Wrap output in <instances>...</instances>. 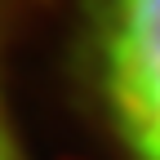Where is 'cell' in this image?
<instances>
[{"label":"cell","instance_id":"obj_1","mask_svg":"<svg viewBox=\"0 0 160 160\" xmlns=\"http://www.w3.org/2000/svg\"><path fill=\"white\" fill-rule=\"evenodd\" d=\"M89 71L129 160H160V0H85Z\"/></svg>","mask_w":160,"mask_h":160},{"label":"cell","instance_id":"obj_2","mask_svg":"<svg viewBox=\"0 0 160 160\" xmlns=\"http://www.w3.org/2000/svg\"><path fill=\"white\" fill-rule=\"evenodd\" d=\"M0 18H5V5H0ZM0 53H5V40H0ZM0 160H27L9 120V102H5V67H0Z\"/></svg>","mask_w":160,"mask_h":160}]
</instances>
